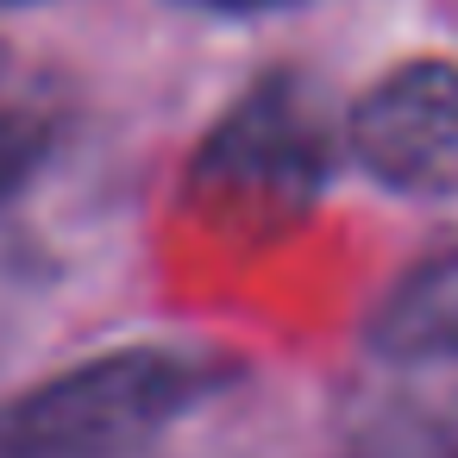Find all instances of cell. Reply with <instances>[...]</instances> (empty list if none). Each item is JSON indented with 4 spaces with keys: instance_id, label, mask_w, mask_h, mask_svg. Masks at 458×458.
Wrapping results in <instances>:
<instances>
[{
    "instance_id": "cell-3",
    "label": "cell",
    "mask_w": 458,
    "mask_h": 458,
    "mask_svg": "<svg viewBox=\"0 0 458 458\" xmlns=\"http://www.w3.org/2000/svg\"><path fill=\"white\" fill-rule=\"evenodd\" d=\"M320 164L327 157H314V145L301 132V114H283L276 101H258L251 114H239L226 126V139H214V157H208V170L226 189H245V182H270V189L295 182V189H308Z\"/></svg>"
},
{
    "instance_id": "cell-4",
    "label": "cell",
    "mask_w": 458,
    "mask_h": 458,
    "mask_svg": "<svg viewBox=\"0 0 458 458\" xmlns=\"http://www.w3.org/2000/svg\"><path fill=\"white\" fill-rule=\"evenodd\" d=\"M208 7H264V0H208Z\"/></svg>"
},
{
    "instance_id": "cell-1",
    "label": "cell",
    "mask_w": 458,
    "mask_h": 458,
    "mask_svg": "<svg viewBox=\"0 0 458 458\" xmlns=\"http://www.w3.org/2000/svg\"><path fill=\"white\" fill-rule=\"evenodd\" d=\"M195 389L201 377L164 352L89 364L0 408V458H107L164 427Z\"/></svg>"
},
{
    "instance_id": "cell-2",
    "label": "cell",
    "mask_w": 458,
    "mask_h": 458,
    "mask_svg": "<svg viewBox=\"0 0 458 458\" xmlns=\"http://www.w3.org/2000/svg\"><path fill=\"white\" fill-rule=\"evenodd\" d=\"M352 151L402 195H458V70L439 57L389 70L352 107Z\"/></svg>"
}]
</instances>
